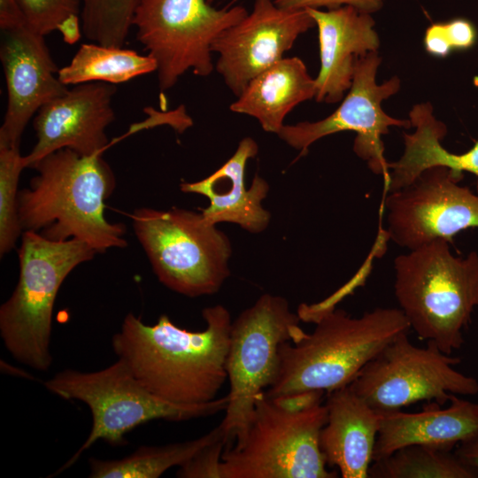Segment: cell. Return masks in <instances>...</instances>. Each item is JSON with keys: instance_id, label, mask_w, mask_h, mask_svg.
Returning a JSON list of instances; mask_svg holds the SVG:
<instances>
[{"instance_id": "cell-1", "label": "cell", "mask_w": 478, "mask_h": 478, "mask_svg": "<svg viewBox=\"0 0 478 478\" xmlns=\"http://www.w3.org/2000/svg\"><path fill=\"white\" fill-rule=\"evenodd\" d=\"M202 316L205 328L190 331L178 327L166 314L148 325L129 312L112 336V349L156 396L178 404L212 401L227 379L232 320L221 305L204 308Z\"/></svg>"}, {"instance_id": "cell-2", "label": "cell", "mask_w": 478, "mask_h": 478, "mask_svg": "<svg viewBox=\"0 0 478 478\" xmlns=\"http://www.w3.org/2000/svg\"><path fill=\"white\" fill-rule=\"evenodd\" d=\"M301 320L312 333L286 342L279 351V369L266 391L269 397L303 391L329 392L350 385L360 370L411 326L400 308L378 307L351 317L335 305L301 304Z\"/></svg>"}, {"instance_id": "cell-3", "label": "cell", "mask_w": 478, "mask_h": 478, "mask_svg": "<svg viewBox=\"0 0 478 478\" xmlns=\"http://www.w3.org/2000/svg\"><path fill=\"white\" fill-rule=\"evenodd\" d=\"M33 169L37 174L18 194L23 231L52 241L77 239L96 253L127 247L125 225L104 216V202L116 179L102 154L81 156L65 148L42 158Z\"/></svg>"}, {"instance_id": "cell-4", "label": "cell", "mask_w": 478, "mask_h": 478, "mask_svg": "<svg viewBox=\"0 0 478 478\" xmlns=\"http://www.w3.org/2000/svg\"><path fill=\"white\" fill-rule=\"evenodd\" d=\"M436 239L394 260V291L411 329L446 354L459 350L478 307V253L455 257Z\"/></svg>"}, {"instance_id": "cell-5", "label": "cell", "mask_w": 478, "mask_h": 478, "mask_svg": "<svg viewBox=\"0 0 478 478\" xmlns=\"http://www.w3.org/2000/svg\"><path fill=\"white\" fill-rule=\"evenodd\" d=\"M96 252L86 243L52 241L23 231L19 249V281L0 307V335L19 362L38 371L52 363L50 343L58 292L69 274Z\"/></svg>"}, {"instance_id": "cell-6", "label": "cell", "mask_w": 478, "mask_h": 478, "mask_svg": "<svg viewBox=\"0 0 478 478\" xmlns=\"http://www.w3.org/2000/svg\"><path fill=\"white\" fill-rule=\"evenodd\" d=\"M66 400L88 405L92 415L90 433L78 451L55 473L71 467L98 440L112 446L126 444L125 436L154 420L182 421L225 411L228 397L202 404H178L147 389L120 359L95 372L65 369L44 383Z\"/></svg>"}, {"instance_id": "cell-7", "label": "cell", "mask_w": 478, "mask_h": 478, "mask_svg": "<svg viewBox=\"0 0 478 478\" xmlns=\"http://www.w3.org/2000/svg\"><path fill=\"white\" fill-rule=\"evenodd\" d=\"M130 218L154 274L169 289L189 297L212 295L230 275V240L202 212L139 208Z\"/></svg>"}, {"instance_id": "cell-8", "label": "cell", "mask_w": 478, "mask_h": 478, "mask_svg": "<svg viewBox=\"0 0 478 478\" xmlns=\"http://www.w3.org/2000/svg\"><path fill=\"white\" fill-rule=\"evenodd\" d=\"M328 409L318 403L300 412L277 405L266 392L258 398L245 436L226 447L220 478H335L327 469L320 434Z\"/></svg>"}, {"instance_id": "cell-9", "label": "cell", "mask_w": 478, "mask_h": 478, "mask_svg": "<svg viewBox=\"0 0 478 478\" xmlns=\"http://www.w3.org/2000/svg\"><path fill=\"white\" fill-rule=\"evenodd\" d=\"M300 320L287 299L264 294L232 321L226 360L228 403L220 423L226 447L245 436L258 398L278 374L281 344L294 342L304 331Z\"/></svg>"}, {"instance_id": "cell-10", "label": "cell", "mask_w": 478, "mask_h": 478, "mask_svg": "<svg viewBox=\"0 0 478 478\" xmlns=\"http://www.w3.org/2000/svg\"><path fill=\"white\" fill-rule=\"evenodd\" d=\"M248 13L242 5L217 9L206 0H140L133 27L157 63L160 90H169L188 70L210 75L212 42Z\"/></svg>"}, {"instance_id": "cell-11", "label": "cell", "mask_w": 478, "mask_h": 478, "mask_svg": "<svg viewBox=\"0 0 478 478\" xmlns=\"http://www.w3.org/2000/svg\"><path fill=\"white\" fill-rule=\"evenodd\" d=\"M460 358L443 352L431 341L414 345L408 333L387 344L349 385L377 412L400 410L419 401L442 405L451 394L478 393V381L453 366Z\"/></svg>"}, {"instance_id": "cell-12", "label": "cell", "mask_w": 478, "mask_h": 478, "mask_svg": "<svg viewBox=\"0 0 478 478\" xmlns=\"http://www.w3.org/2000/svg\"><path fill=\"white\" fill-rule=\"evenodd\" d=\"M381 63L378 51L357 58L351 85L337 109L318 121L284 125L277 134L279 138L305 155L322 137L343 131L355 132L354 152L373 173L382 175L385 182L389 170L382 137L390 127L410 128L412 124L409 120L393 118L383 111L382 102L398 92L401 81L395 75L378 84L376 75Z\"/></svg>"}, {"instance_id": "cell-13", "label": "cell", "mask_w": 478, "mask_h": 478, "mask_svg": "<svg viewBox=\"0 0 478 478\" xmlns=\"http://www.w3.org/2000/svg\"><path fill=\"white\" fill-rule=\"evenodd\" d=\"M462 179L450 168L433 166L388 193V238L411 251L438 238L452 243L458 233L478 227V195L459 185Z\"/></svg>"}, {"instance_id": "cell-14", "label": "cell", "mask_w": 478, "mask_h": 478, "mask_svg": "<svg viewBox=\"0 0 478 478\" xmlns=\"http://www.w3.org/2000/svg\"><path fill=\"white\" fill-rule=\"evenodd\" d=\"M315 26L306 9H284L274 0H255L249 12L211 45L215 66L227 88L239 96L248 83L283 58L298 36Z\"/></svg>"}, {"instance_id": "cell-15", "label": "cell", "mask_w": 478, "mask_h": 478, "mask_svg": "<svg viewBox=\"0 0 478 478\" xmlns=\"http://www.w3.org/2000/svg\"><path fill=\"white\" fill-rule=\"evenodd\" d=\"M0 61L7 88V108L0 127V147H19L31 118L68 89L42 35L26 25L1 30Z\"/></svg>"}, {"instance_id": "cell-16", "label": "cell", "mask_w": 478, "mask_h": 478, "mask_svg": "<svg viewBox=\"0 0 478 478\" xmlns=\"http://www.w3.org/2000/svg\"><path fill=\"white\" fill-rule=\"evenodd\" d=\"M115 93L113 84L86 82L45 104L34 119L37 141L24 156L26 168L65 148L81 156L103 154L109 144L106 128L115 120Z\"/></svg>"}, {"instance_id": "cell-17", "label": "cell", "mask_w": 478, "mask_h": 478, "mask_svg": "<svg viewBox=\"0 0 478 478\" xmlns=\"http://www.w3.org/2000/svg\"><path fill=\"white\" fill-rule=\"evenodd\" d=\"M318 27L320 68L315 78L318 102L338 103L351 85L357 58L377 51L380 38L372 14L351 6L306 9Z\"/></svg>"}, {"instance_id": "cell-18", "label": "cell", "mask_w": 478, "mask_h": 478, "mask_svg": "<svg viewBox=\"0 0 478 478\" xmlns=\"http://www.w3.org/2000/svg\"><path fill=\"white\" fill-rule=\"evenodd\" d=\"M258 152L256 141L244 137L232 157L219 169L201 181L181 182V190L209 199V205L201 212L210 223L230 222L249 233H262L271 220L270 212L262 206L269 185L256 174L250 188L245 187L246 165Z\"/></svg>"}, {"instance_id": "cell-19", "label": "cell", "mask_w": 478, "mask_h": 478, "mask_svg": "<svg viewBox=\"0 0 478 478\" xmlns=\"http://www.w3.org/2000/svg\"><path fill=\"white\" fill-rule=\"evenodd\" d=\"M450 405L433 402L419 412L400 410L378 412L380 424L373 461L414 444L452 451L459 443L478 434V403L451 394Z\"/></svg>"}, {"instance_id": "cell-20", "label": "cell", "mask_w": 478, "mask_h": 478, "mask_svg": "<svg viewBox=\"0 0 478 478\" xmlns=\"http://www.w3.org/2000/svg\"><path fill=\"white\" fill-rule=\"evenodd\" d=\"M328 419L320 434L327 465L343 478H369L380 415L349 385L327 392Z\"/></svg>"}, {"instance_id": "cell-21", "label": "cell", "mask_w": 478, "mask_h": 478, "mask_svg": "<svg viewBox=\"0 0 478 478\" xmlns=\"http://www.w3.org/2000/svg\"><path fill=\"white\" fill-rule=\"evenodd\" d=\"M409 120L415 130L403 134V155L397 161L388 164L386 191L393 192L410 185L428 168L445 166L459 174L469 172L476 175L478 195V141L464 153L448 151L441 143L447 134L446 125L435 117L429 102L413 105Z\"/></svg>"}, {"instance_id": "cell-22", "label": "cell", "mask_w": 478, "mask_h": 478, "mask_svg": "<svg viewBox=\"0 0 478 478\" xmlns=\"http://www.w3.org/2000/svg\"><path fill=\"white\" fill-rule=\"evenodd\" d=\"M315 93V79L304 61L283 58L254 77L229 108L255 118L266 132L277 135L286 115Z\"/></svg>"}, {"instance_id": "cell-23", "label": "cell", "mask_w": 478, "mask_h": 478, "mask_svg": "<svg viewBox=\"0 0 478 478\" xmlns=\"http://www.w3.org/2000/svg\"><path fill=\"white\" fill-rule=\"evenodd\" d=\"M225 439L220 424L205 435L162 446H141L120 459L90 458L91 478H158L174 466H182L208 445ZM226 441V440H225Z\"/></svg>"}, {"instance_id": "cell-24", "label": "cell", "mask_w": 478, "mask_h": 478, "mask_svg": "<svg viewBox=\"0 0 478 478\" xmlns=\"http://www.w3.org/2000/svg\"><path fill=\"white\" fill-rule=\"evenodd\" d=\"M157 71L155 59L123 47L82 43L67 66L58 70L59 81L68 85L86 82L119 84Z\"/></svg>"}, {"instance_id": "cell-25", "label": "cell", "mask_w": 478, "mask_h": 478, "mask_svg": "<svg viewBox=\"0 0 478 478\" xmlns=\"http://www.w3.org/2000/svg\"><path fill=\"white\" fill-rule=\"evenodd\" d=\"M369 478H478L452 451L428 445H409L374 461Z\"/></svg>"}, {"instance_id": "cell-26", "label": "cell", "mask_w": 478, "mask_h": 478, "mask_svg": "<svg viewBox=\"0 0 478 478\" xmlns=\"http://www.w3.org/2000/svg\"><path fill=\"white\" fill-rule=\"evenodd\" d=\"M140 0H81V31L91 42L123 47Z\"/></svg>"}, {"instance_id": "cell-27", "label": "cell", "mask_w": 478, "mask_h": 478, "mask_svg": "<svg viewBox=\"0 0 478 478\" xmlns=\"http://www.w3.org/2000/svg\"><path fill=\"white\" fill-rule=\"evenodd\" d=\"M26 168L19 147H0V255L3 257L22 235L18 213V185Z\"/></svg>"}, {"instance_id": "cell-28", "label": "cell", "mask_w": 478, "mask_h": 478, "mask_svg": "<svg viewBox=\"0 0 478 478\" xmlns=\"http://www.w3.org/2000/svg\"><path fill=\"white\" fill-rule=\"evenodd\" d=\"M474 24L465 18L431 24L425 31V50L436 58H445L452 50H466L477 41Z\"/></svg>"}, {"instance_id": "cell-29", "label": "cell", "mask_w": 478, "mask_h": 478, "mask_svg": "<svg viewBox=\"0 0 478 478\" xmlns=\"http://www.w3.org/2000/svg\"><path fill=\"white\" fill-rule=\"evenodd\" d=\"M25 25L46 35L58 30L66 19L80 15L81 0H17Z\"/></svg>"}, {"instance_id": "cell-30", "label": "cell", "mask_w": 478, "mask_h": 478, "mask_svg": "<svg viewBox=\"0 0 478 478\" xmlns=\"http://www.w3.org/2000/svg\"><path fill=\"white\" fill-rule=\"evenodd\" d=\"M226 447L224 438L201 450L176 473L181 478H220V463Z\"/></svg>"}, {"instance_id": "cell-31", "label": "cell", "mask_w": 478, "mask_h": 478, "mask_svg": "<svg viewBox=\"0 0 478 478\" xmlns=\"http://www.w3.org/2000/svg\"><path fill=\"white\" fill-rule=\"evenodd\" d=\"M385 0H274V3L284 9H335L341 6H351L357 10L373 14L380 11Z\"/></svg>"}, {"instance_id": "cell-32", "label": "cell", "mask_w": 478, "mask_h": 478, "mask_svg": "<svg viewBox=\"0 0 478 478\" xmlns=\"http://www.w3.org/2000/svg\"><path fill=\"white\" fill-rule=\"evenodd\" d=\"M324 394V391L312 390L297 392L270 398H272L281 407L288 411L300 412L315 404L320 403Z\"/></svg>"}, {"instance_id": "cell-33", "label": "cell", "mask_w": 478, "mask_h": 478, "mask_svg": "<svg viewBox=\"0 0 478 478\" xmlns=\"http://www.w3.org/2000/svg\"><path fill=\"white\" fill-rule=\"evenodd\" d=\"M25 25L17 0H0V28L8 30Z\"/></svg>"}, {"instance_id": "cell-34", "label": "cell", "mask_w": 478, "mask_h": 478, "mask_svg": "<svg viewBox=\"0 0 478 478\" xmlns=\"http://www.w3.org/2000/svg\"><path fill=\"white\" fill-rule=\"evenodd\" d=\"M454 452L466 466L478 471V434L459 443Z\"/></svg>"}, {"instance_id": "cell-35", "label": "cell", "mask_w": 478, "mask_h": 478, "mask_svg": "<svg viewBox=\"0 0 478 478\" xmlns=\"http://www.w3.org/2000/svg\"><path fill=\"white\" fill-rule=\"evenodd\" d=\"M58 30L61 33L66 43L73 44L76 42L82 32L80 15H74L66 19L61 23Z\"/></svg>"}]
</instances>
